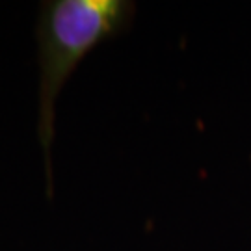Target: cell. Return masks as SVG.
Returning a JSON list of instances; mask_svg holds the SVG:
<instances>
[{"mask_svg":"<svg viewBox=\"0 0 251 251\" xmlns=\"http://www.w3.org/2000/svg\"><path fill=\"white\" fill-rule=\"evenodd\" d=\"M134 17L132 0H43L37 8L36 136L49 199L54 196L52 149L60 93L78 63L100 43L128 32Z\"/></svg>","mask_w":251,"mask_h":251,"instance_id":"cell-1","label":"cell"}]
</instances>
